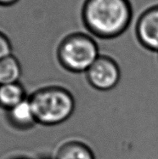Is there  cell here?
Here are the masks:
<instances>
[{"label":"cell","mask_w":158,"mask_h":159,"mask_svg":"<svg viewBox=\"0 0 158 159\" xmlns=\"http://www.w3.org/2000/svg\"><path fill=\"white\" fill-rule=\"evenodd\" d=\"M37 123L54 126L64 123L73 114L75 99L61 86H47L35 91L29 98Z\"/></svg>","instance_id":"7a4b0ae2"},{"label":"cell","mask_w":158,"mask_h":159,"mask_svg":"<svg viewBox=\"0 0 158 159\" xmlns=\"http://www.w3.org/2000/svg\"><path fill=\"white\" fill-rule=\"evenodd\" d=\"M26 100L22 85L17 83L0 85V106L8 110L12 109Z\"/></svg>","instance_id":"ba28073f"},{"label":"cell","mask_w":158,"mask_h":159,"mask_svg":"<svg viewBox=\"0 0 158 159\" xmlns=\"http://www.w3.org/2000/svg\"><path fill=\"white\" fill-rule=\"evenodd\" d=\"M100 56L96 41L84 33L65 36L57 48V59L62 67L74 72H86Z\"/></svg>","instance_id":"3957f363"},{"label":"cell","mask_w":158,"mask_h":159,"mask_svg":"<svg viewBox=\"0 0 158 159\" xmlns=\"http://www.w3.org/2000/svg\"><path fill=\"white\" fill-rule=\"evenodd\" d=\"M9 119L13 126L20 129H27L32 128L37 121L29 99H26L20 104L9 110Z\"/></svg>","instance_id":"8992f818"},{"label":"cell","mask_w":158,"mask_h":159,"mask_svg":"<svg viewBox=\"0 0 158 159\" xmlns=\"http://www.w3.org/2000/svg\"><path fill=\"white\" fill-rule=\"evenodd\" d=\"M11 43L5 34L0 32V60L11 55Z\"/></svg>","instance_id":"30bf717a"},{"label":"cell","mask_w":158,"mask_h":159,"mask_svg":"<svg viewBox=\"0 0 158 159\" xmlns=\"http://www.w3.org/2000/svg\"><path fill=\"white\" fill-rule=\"evenodd\" d=\"M86 78L95 89L111 90L119 83L121 70L114 59L107 55H100L87 70Z\"/></svg>","instance_id":"277c9868"},{"label":"cell","mask_w":158,"mask_h":159,"mask_svg":"<svg viewBox=\"0 0 158 159\" xmlns=\"http://www.w3.org/2000/svg\"><path fill=\"white\" fill-rule=\"evenodd\" d=\"M135 35L144 48L158 52V3L139 15L136 20Z\"/></svg>","instance_id":"5b68a950"},{"label":"cell","mask_w":158,"mask_h":159,"mask_svg":"<svg viewBox=\"0 0 158 159\" xmlns=\"http://www.w3.org/2000/svg\"><path fill=\"white\" fill-rule=\"evenodd\" d=\"M17 159H24V158H17Z\"/></svg>","instance_id":"7c38bea8"},{"label":"cell","mask_w":158,"mask_h":159,"mask_svg":"<svg viewBox=\"0 0 158 159\" xmlns=\"http://www.w3.org/2000/svg\"><path fill=\"white\" fill-rule=\"evenodd\" d=\"M55 159H95V157L87 144L79 140H69L59 147Z\"/></svg>","instance_id":"52a82bcc"},{"label":"cell","mask_w":158,"mask_h":159,"mask_svg":"<svg viewBox=\"0 0 158 159\" xmlns=\"http://www.w3.org/2000/svg\"><path fill=\"white\" fill-rule=\"evenodd\" d=\"M81 18L85 28L94 37L116 39L132 22L133 7L129 0H85Z\"/></svg>","instance_id":"6da1fadb"},{"label":"cell","mask_w":158,"mask_h":159,"mask_svg":"<svg viewBox=\"0 0 158 159\" xmlns=\"http://www.w3.org/2000/svg\"><path fill=\"white\" fill-rule=\"evenodd\" d=\"M20 74V64L14 55L0 60V85L17 83Z\"/></svg>","instance_id":"9c48e42d"},{"label":"cell","mask_w":158,"mask_h":159,"mask_svg":"<svg viewBox=\"0 0 158 159\" xmlns=\"http://www.w3.org/2000/svg\"><path fill=\"white\" fill-rule=\"evenodd\" d=\"M19 0H0V5L1 6H10L13 5Z\"/></svg>","instance_id":"8fae6325"}]
</instances>
